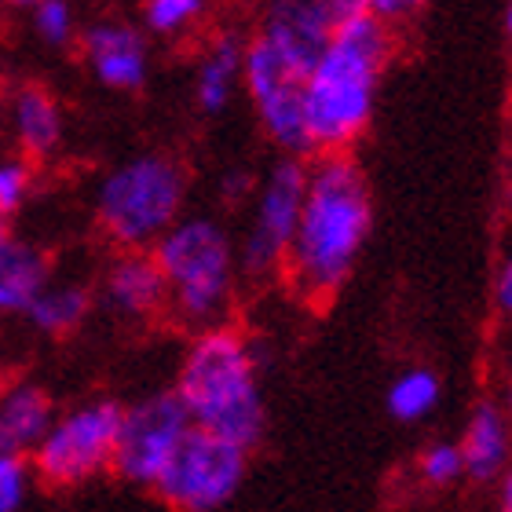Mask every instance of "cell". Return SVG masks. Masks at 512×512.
<instances>
[{"label": "cell", "mask_w": 512, "mask_h": 512, "mask_svg": "<svg viewBox=\"0 0 512 512\" xmlns=\"http://www.w3.org/2000/svg\"><path fill=\"white\" fill-rule=\"evenodd\" d=\"M85 59L107 88L139 92L147 85V41L125 22H99L85 33Z\"/></svg>", "instance_id": "cell-12"}, {"label": "cell", "mask_w": 512, "mask_h": 512, "mask_svg": "<svg viewBox=\"0 0 512 512\" xmlns=\"http://www.w3.org/2000/svg\"><path fill=\"white\" fill-rule=\"evenodd\" d=\"M366 8V0H330V15H333V26L344 19H352V15H363Z\"/></svg>", "instance_id": "cell-29"}, {"label": "cell", "mask_w": 512, "mask_h": 512, "mask_svg": "<svg viewBox=\"0 0 512 512\" xmlns=\"http://www.w3.org/2000/svg\"><path fill=\"white\" fill-rule=\"evenodd\" d=\"M11 4H37V0H11Z\"/></svg>", "instance_id": "cell-34"}, {"label": "cell", "mask_w": 512, "mask_h": 512, "mask_svg": "<svg viewBox=\"0 0 512 512\" xmlns=\"http://www.w3.org/2000/svg\"><path fill=\"white\" fill-rule=\"evenodd\" d=\"M154 260L169 282V304L183 322L220 326L235 293L238 256L227 231L209 216L176 220L154 242Z\"/></svg>", "instance_id": "cell-4"}, {"label": "cell", "mask_w": 512, "mask_h": 512, "mask_svg": "<svg viewBox=\"0 0 512 512\" xmlns=\"http://www.w3.org/2000/svg\"><path fill=\"white\" fill-rule=\"evenodd\" d=\"M392 48V22L377 19L374 11L333 26L330 44L304 85V125L315 154H348L370 128Z\"/></svg>", "instance_id": "cell-2"}, {"label": "cell", "mask_w": 512, "mask_h": 512, "mask_svg": "<svg viewBox=\"0 0 512 512\" xmlns=\"http://www.w3.org/2000/svg\"><path fill=\"white\" fill-rule=\"evenodd\" d=\"M52 260L30 242L4 238L0 242V311H22L48 289Z\"/></svg>", "instance_id": "cell-16"}, {"label": "cell", "mask_w": 512, "mask_h": 512, "mask_svg": "<svg viewBox=\"0 0 512 512\" xmlns=\"http://www.w3.org/2000/svg\"><path fill=\"white\" fill-rule=\"evenodd\" d=\"M8 392V377H4V370H0V395ZM0 454H8V450H4V439H0Z\"/></svg>", "instance_id": "cell-31"}, {"label": "cell", "mask_w": 512, "mask_h": 512, "mask_svg": "<svg viewBox=\"0 0 512 512\" xmlns=\"http://www.w3.org/2000/svg\"><path fill=\"white\" fill-rule=\"evenodd\" d=\"M308 187V161L282 158L271 165L264 183L256 187V209L249 220V231L238 246V275L249 282L282 275L289 242L297 235L300 205Z\"/></svg>", "instance_id": "cell-7"}, {"label": "cell", "mask_w": 512, "mask_h": 512, "mask_svg": "<svg viewBox=\"0 0 512 512\" xmlns=\"http://www.w3.org/2000/svg\"><path fill=\"white\" fill-rule=\"evenodd\" d=\"M176 395L194 428L253 450L264 436V395L256 384V348L231 326H209L194 337L180 366Z\"/></svg>", "instance_id": "cell-3"}, {"label": "cell", "mask_w": 512, "mask_h": 512, "mask_svg": "<svg viewBox=\"0 0 512 512\" xmlns=\"http://www.w3.org/2000/svg\"><path fill=\"white\" fill-rule=\"evenodd\" d=\"M33 26L48 44H66L74 37V11L66 0H37L33 4Z\"/></svg>", "instance_id": "cell-23"}, {"label": "cell", "mask_w": 512, "mask_h": 512, "mask_svg": "<svg viewBox=\"0 0 512 512\" xmlns=\"http://www.w3.org/2000/svg\"><path fill=\"white\" fill-rule=\"evenodd\" d=\"M242 476H246V450L191 425L180 447L165 461V469L158 472V480L150 483V491L161 505L176 512H213L235 498Z\"/></svg>", "instance_id": "cell-6"}, {"label": "cell", "mask_w": 512, "mask_h": 512, "mask_svg": "<svg viewBox=\"0 0 512 512\" xmlns=\"http://www.w3.org/2000/svg\"><path fill=\"white\" fill-rule=\"evenodd\" d=\"M509 414H512V381H509Z\"/></svg>", "instance_id": "cell-35"}, {"label": "cell", "mask_w": 512, "mask_h": 512, "mask_svg": "<svg viewBox=\"0 0 512 512\" xmlns=\"http://www.w3.org/2000/svg\"><path fill=\"white\" fill-rule=\"evenodd\" d=\"M191 425V414H187V406L176 392H158L143 403L128 406L121 414L110 472L125 483L150 487Z\"/></svg>", "instance_id": "cell-10"}, {"label": "cell", "mask_w": 512, "mask_h": 512, "mask_svg": "<svg viewBox=\"0 0 512 512\" xmlns=\"http://www.w3.org/2000/svg\"><path fill=\"white\" fill-rule=\"evenodd\" d=\"M242 85L249 92L260 128L278 150H286V158H311L308 125H304V85L308 77L297 66H289L282 55L264 41L253 37L246 44V59H242Z\"/></svg>", "instance_id": "cell-9"}, {"label": "cell", "mask_w": 512, "mask_h": 512, "mask_svg": "<svg viewBox=\"0 0 512 512\" xmlns=\"http://www.w3.org/2000/svg\"><path fill=\"white\" fill-rule=\"evenodd\" d=\"M505 30H509V37H512V0H509V11H505Z\"/></svg>", "instance_id": "cell-33"}, {"label": "cell", "mask_w": 512, "mask_h": 512, "mask_svg": "<svg viewBox=\"0 0 512 512\" xmlns=\"http://www.w3.org/2000/svg\"><path fill=\"white\" fill-rule=\"evenodd\" d=\"M374 227V198L352 154H315L282 278L304 304H326L352 278Z\"/></svg>", "instance_id": "cell-1"}, {"label": "cell", "mask_w": 512, "mask_h": 512, "mask_svg": "<svg viewBox=\"0 0 512 512\" xmlns=\"http://www.w3.org/2000/svg\"><path fill=\"white\" fill-rule=\"evenodd\" d=\"M88 308H92V293L85 286H48L26 308V319L41 333L66 337V333H74L88 319Z\"/></svg>", "instance_id": "cell-19"}, {"label": "cell", "mask_w": 512, "mask_h": 512, "mask_svg": "<svg viewBox=\"0 0 512 512\" xmlns=\"http://www.w3.org/2000/svg\"><path fill=\"white\" fill-rule=\"evenodd\" d=\"M242 59H246V44L238 33H220L202 55L194 74V103L205 118H216L231 103L235 88L242 85Z\"/></svg>", "instance_id": "cell-15"}, {"label": "cell", "mask_w": 512, "mask_h": 512, "mask_svg": "<svg viewBox=\"0 0 512 512\" xmlns=\"http://www.w3.org/2000/svg\"><path fill=\"white\" fill-rule=\"evenodd\" d=\"M428 0H366V8L374 11L377 19H384V22H403V19H410V15H417V11L425 8Z\"/></svg>", "instance_id": "cell-26"}, {"label": "cell", "mask_w": 512, "mask_h": 512, "mask_svg": "<svg viewBox=\"0 0 512 512\" xmlns=\"http://www.w3.org/2000/svg\"><path fill=\"white\" fill-rule=\"evenodd\" d=\"M202 11H205V0H147L143 22H147L150 33L172 37V33L187 30L194 19H202Z\"/></svg>", "instance_id": "cell-21"}, {"label": "cell", "mask_w": 512, "mask_h": 512, "mask_svg": "<svg viewBox=\"0 0 512 512\" xmlns=\"http://www.w3.org/2000/svg\"><path fill=\"white\" fill-rule=\"evenodd\" d=\"M502 512H512V472L505 476V483H502Z\"/></svg>", "instance_id": "cell-30"}, {"label": "cell", "mask_w": 512, "mask_h": 512, "mask_svg": "<svg viewBox=\"0 0 512 512\" xmlns=\"http://www.w3.org/2000/svg\"><path fill=\"white\" fill-rule=\"evenodd\" d=\"M187 198V169L169 154H139L99 183V231L128 249L154 246L176 220Z\"/></svg>", "instance_id": "cell-5"}, {"label": "cell", "mask_w": 512, "mask_h": 512, "mask_svg": "<svg viewBox=\"0 0 512 512\" xmlns=\"http://www.w3.org/2000/svg\"><path fill=\"white\" fill-rule=\"evenodd\" d=\"M461 461L469 480L491 483L509 461V421H505L502 406L483 399L469 417L465 439H461Z\"/></svg>", "instance_id": "cell-14"}, {"label": "cell", "mask_w": 512, "mask_h": 512, "mask_svg": "<svg viewBox=\"0 0 512 512\" xmlns=\"http://www.w3.org/2000/svg\"><path fill=\"white\" fill-rule=\"evenodd\" d=\"M494 304L512 319V260L498 271V286H494Z\"/></svg>", "instance_id": "cell-28"}, {"label": "cell", "mask_w": 512, "mask_h": 512, "mask_svg": "<svg viewBox=\"0 0 512 512\" xmlns=\"http://www.w3.org/2000/svg\"><path fill=\"white\" fill-rule=\"evenodd\" d=\"M417 472L428 487H450L465 472V461H461V447L458 443H432L425 447L421 461H417Z\"/></svg>", "instance_id": "cell-22"}, {"label": "cell", "mask_w": 512, "mask_h": 512, "mask_svg": "<svg viewBox=\"0 0 512 512\" xmlns=\"http://www.w3.org/2000/svg\"><path fill=\"white\" fill-rule=\"evenodd\" d=\"M121 414H125V406L103 399V403L81 406L59 425L48 428V436L33 450L37 480L48 491H70V487L92 480L96 472L110 469Z\"/></svg>", "instance_id": "cell-8"}, {"label": "cell", "mask_w": 512, "mask_h": 512, "mask_svg": "<svg viewBox=\"0 0 512 512\" xmlns=\"http://www.w3.org/2000/svg\"><path fill=\"white\" fill-rule=\"evenodd\" d=\"M15 132L30 158H44L63 139V110L41 85H22L15 96Z\"/></svg>", "instance_id": "cell-18"}, {"label": "cell", "mask_w": 512, "mask_h": 512, "mask_svg": "<svg viewBox=\"0 0 512 512\" xmlns=\"http://www.w3.org/2000/svg\"><path fill=\"white\" fill-rule=\"evenodd\" d=\"M439 403V377L432 370H406L388 388V414L395 421H421Z\"/></svg>", "instance_id": "cell-20"}, {"label": "cell", "mask_w": 512, "mask_h": 512, "mask_svg": "<svg viewBox=\"0 0 512 512\" xmlns=\"http://www.w3.org/2000/svg\"><path fill=\"white\" fill-rule=\"evenodd\" d=\"M33 183V169L26 161H0V216H11L26 202Z\"/></svg>", "instance_id": "cell-24"}, {"label": "cell", "mask_w": 512, "mask_h": 512, "mask_svg": "<svg viewBox=\"0 0 512 512\" xmlns=\"http://www.w3.org/2000/svg\"><path fill=\"white\" fill-rule=\"evenodd\" d=\"M220 191H224V198H227L231 205L246 202L249 194H256L253 172H246V169H231V172L224 176V183H220Z\"/></svg>", "instance_id": "cell-27"}, {"label": "cell", "mask_w": 512, "mask_h": 512, "mask_svg": "<svg viewBox=\"0 0 512 512\" xmlns=\"http://www.w3.org/2000/svg\"><path fill=\"white\" fill-rule=\"evenodd\" d=\"M333 33L330 0H264V37L289 66L308 77Z\"/></svg>", "instance_id": "cell-11"}, {"label": "cell", "mask_w": 512, "mask_h": 512, "mask_svg": "<svg viewBox=\"0 0 512 512\" xmlns=\"http://www.w3.org/2000/svg\"><path fill=\"white\" fill-rule=\"evenodd\" d=\"M8 238V216H0V242Z\"/></svg>", "instance_id": "cell-32"}, {"label": "cell", "mask_w": 512, "mask_h": 512, "mask_svg": "<svg viewBox=\"0 0 512 512\" xmlns=\"http://www.w3.org/2000/svg\"><path fill=\"white\" fill-rule=\"evenodd\" d=\"M26 491V461L22 454H0V512H15Z\"/></svg>", "instance_id": "cell-25"}, {"label": "cell", "mask_w": 512, "mask_h": 512, "mask_svg": "<svg viewBox=\"0 0 512 512\" xmlns=\"http://www.w3.org/2000/svg\"><path fill=\"white\" fill-rule=\"evenodd\" d=\"M103 300L121 315L147 319L169 304V282L161 275L158 260L147 249H128L110 264L103 278Z\"/></svg>", "instance_id": "cell-13"}, {"label": "cell", "mask_w": 512, "mask_h": 512, "mask_svg": "<svg viewBox=\"0 0 512 512\" xmlns=\"http://www.w3.org/2000/svg\"><path fill=\"white\" fill-rule=\"evenodd\" d=\"M52 428V395L37 384H15L0 395V439L8 454L37 447Z\"/></svg>", "instance_id": "cell-17"}]
</instances>
